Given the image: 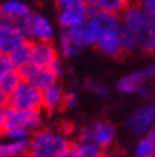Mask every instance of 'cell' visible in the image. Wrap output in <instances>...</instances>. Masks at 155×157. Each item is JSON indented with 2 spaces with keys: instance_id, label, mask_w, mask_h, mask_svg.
Segmentation results:
<instances>
[{
  "instance_id": "cell-9",
  "label": "cell",
  "mask_w": 155,
  "mask_h": 157,
  "mask_svg": "<svg viewBox=\"0 0 155 157\" xmlns=\"http://www.w3.org/2000/svg\"><path fill=\"white\" fill-rule=\"evenodd\" d=\"M31 63L40 67H49L58 59V50L53 41H31Z\"/></svg>"
},
{
  "instance_id": "cell-2",
  "label": "cell",
  "mask_w": 155,
  "mask_h": 157,
  "mask_svg": "<svg viewBox=\"0 0 155 157\" xmlns=\"http://www.w3.org/2000/svg\"><path fill=\"white\" fill-rule=\"evenodd\" d=\"M7 106L16 110H41L43 109V91L27 80H21L16 90L7 97Z\"/></svg>"
},
{
  "instance_id": "cell-23",
  "label": "cell",
  "mask_w": 155,
  "mask_h": 157,
  "mask_svg": "<svg viewBox=\"0 0 155 157\" xmlns=\"http://www.w3.org/2000/svg\"><path fill=\"white\" fill-rule=\"evenodd\" d=\"M135 157H155V143L148 136L138 140L135 146Z\"/></svg>"
},
{
  "instance_id": "cell-27",
  "label": "cell",
  "mask_w": 155,
  "mask_h": 157,
  "mask_svg": "<svg viewBox=\"0 0 155 157\" xmlns=\"http://www.w3.org/2000/svg\"><path fill=\"white\" fill-rule=\"evenodd\" d=\"M138 96L144 100V101H151V100H152V96H154V94H152V90H151V89H149V87H147V84H145V86H144L142 89L139 90Z\"/></svg>"
},
{
  "instance_id": "cell-38",
  "label": "cell",
  "mask_w": 155,
  "mask_h": 157,
  "mask_svg": "<svg viewBox=\"0 0 155 157\" xmlns=\"http://www.w3.org/2000/svg\"><path fill=\"white\" fill-rule=\"evenodd\" d=\"M84 2H86V3H87V2H88V0H84Z\"/></svg>"
},
{
  "instance_id": "cell-31",
  "label": "cell",
  "mask_w": 155,
  "mask_h": 157,
  "mask_svg": "<svg viewBox=\"0 0 155 157\" xmlns=\"http://www.w3.org/2000/svg\"><path fill=\"white\" fill-rule=\"evenodd\" d=\"M58 157H78V156H77V153H76V150L73 149V144H71V147H70L67 151H64V153L60 154Z\"/></svg>"
},
{
  "instance_id": "cell-36",
  "label": "cell",
  "mask_w": 155,
  "mask_h": 157,
  "mask_svg": "<svg viewBox=\"0 0 155 157\" xmlns=\"http://www.w3.org/2000/svg\"><path fill=\"white\" fill-rule=\"evenodd\" d=\"M21 157H34L33 154H30V153H27V154H24V156H21Z\"/></svg>"
},
{
  "instance_id": "cell-4",
  "label": "cell",
  "mask_w": 155,
  "mask_h": 157,
  "mask_svg": "<svg viewBox=\"0 0 155 157\" xmlns=\"http://www.w3.org/2000/svg\"><path fill=\"white\" fill-rule=\"evenodd\" d=\"M121 23L125 27L134 32L135 36H139L141 33L151 29V17L147 14V12L141 7L139 3L128 4L124 12L121 13Z\"/></svg>"
},
{
  "instance_id": "cell-29",
  "label": "cell",
  "mask_w": 155,
  "mask_h": 157,
  "mask_svg": "<svg viewBox=\"0 0 155 157\" xmlns=\"http://www.w3.org/2000/svg\"><path fill=\"white\" fill-rule=\"evenodd\" d=\"M6 133V106H0V136Z\"/></svg>"
},
{
  "instance_id": "cell-30",
  "label": "cell",
  "mask_w": 155,
  "mask_h": 157,
  "mask_svg": "<svg viewBox=\"0 0 155 157\" xmlns=\"http://www.w3.org/2000/svg\"><path fill=\"white\" fill-rule=\"evenodd\" d=\"M7 23H10V20L7 19V16L4 14L3 9H2V4H0V29L3 27V26H6Z\"/></svg>"
},
{
  "instance_id": "cell-12",
  "label": "cell",
  "mask_w": 155,
  "mask_h": 157,
  "mask_svg": "<svg viewBox=\"0 0 155 157\" xmlns=\"http://www.w3.org/2000/svg\"><path fill=\"white\" fill-rule=\"evenodd\" d=\"M91 130V140L101 146L102 149H108L113 146L115 140V128L114 126L104 120H97L94 121L93 126H90Z\"/></svg>"
},
{
  "instance_id": "cell-8",
  "label": "cell",
  "mask_w": 155,
  "mask_h": 157,
  "mask_svg": "<svg viewBox=\"0 0 155 157\" xmlns=\"http://www.w3.org/2000/svg\"><path fill=\"white\" fill-rule=\"evenodd\" d=\"M26 41H29V39L13 23H7L0 29V53L10 56L14 50L24 44Z\"/></svg>"
},
{
  "instance_id": "cell-15",
  "label": "cell",
  "mask_w": 155,
  "mask_h": 157,
  "mask_svg": "<svg viewBox=\"0 0 155 157\" xmlns=\"http://www.w3.org/2000/svg\"><path fill=\"white\" fill-rule=\"evenodd\" d=\"M2 9L10 20V23H14L20 19H24V17H29L33 14L30 6L21 0H6L2 4Z\"/></svg>"
},
{
  "instance_id": "cell-22",
  "label": "cell",
  "mask_w": 155,
  "mask_h": 157,
  "mask_svg": "<svg viewBox=\"0 0 155 157\" xmlns=\"http://www.w3.org/2000/svg\"><path fill=\"white\" fill-rule=\"evenodd\" d=\"M86 90L91 94L97 96L100 99H108L110 97V89L104 84L102 82H98L95 78H87L86 80Z\"/></svg>"
},
{
  "instance_id": "cell-26",
  "label": "cell",
  "mask_w": 155,
  "mask_h": 157,
  "mask_svg": "<svg viewBox=\"0 0 155 157\" xmlns=\"http://www.w3.org/2000/svg\"><path fill=\"white\" fill-rule=\"evenodd\" d=\"M49 69L54 73V76L56 77H61L63 75H64V64H63V62L60 60V59H57L56 62H53L49 66Z\"/></svg>"
},
{
  "instance_id": "cell-34",
  "label": "cell",
  "mask_w": 155,
  "mask_h": 157,
  "mask_svg": "<svg viewBox=\"0 0 155 157\" xmlns=\"http://www.w3.org/2000/svg\"><path fill=\"white\" fill-rule=\"evenodd\" d=\"M127 4H135V3H139V0H125Z\"/></svg>"
},
{
  "instance_id": "cell-20",
  "label": "cell",
  "mask_w": 155,
  "mask_h": 157,
  "mask_svg": "<svg viewBox=\"0 0 155 157\" xmlns=\"http://www.w3.org/2000/svg\"><path fill=\"white\" fill-rule=\"evenodd\" d=\"M21 80H23V77H21L20 70L13 69V70L9 71L3 78H0V89H2V91L9 97L13 91L16 90V87L20 84Z\"/></svg>"
},
{
  "instance_id": "cell-33",
  "label": "cell",
  "mask_w": 155,
  "mask_h": 157,
  "mask_svg": "<svg viewBox=\"0 0 155 157\" xmlns=\"http://www.w3.org/2000/svg\"><path fill=\"white\" fill-rule=\"evenodd\" d=\"M147 136L149 137V139H151V140L155 143V124H154V126H152L151 128H149V132L147 133Z\"/></svg>"
},
{
  "instance_id": "cell-21",
  "label": "cell",
  "mask_w": 155,
  "mask_h": 157,
  "mask_svg": "<svg viewBox=\"0 0 155 157\" xmlns=\"http://www.w3.org/2000/svg\"><path fill=\"white\" fill-rule=\"evenodd\" d=\"M93 6L97 9V10L120 16L128 4L125 3V0H97Z\"/></svg>"
},
{
  "instance_id": "cell-5",
  "label": "cell",
  "mask_w": 155,
  "mask_h": 157,
  "mask_svg": "<svg viewBox=\"0 0 155 157\" xmlns=\"http://www.w3.org/2000/svg\"><path fill=\"white\" fill-rule=\"evenodd\" d=\"M88 17H90V4L81 2L73 7L60 10L57 21L61 29H74L84 25L88 20Z\"/></svg>"
},
{
  "instance_id": "cell-28",
  "label": "cell",
  "mask_w": 155,
  "mask_h": 157,
  "mask_svg": "<svg viewBox=\"0 0 155 157\" xmlns=\"http://www.w3.org/2000/svg\"><path fill=\"white\" fill-rule=\"evenodd\" d=\"M142 70H144V75H145L147 80H154L155 78V63H148Z\"/></svg>"
},
{
  "instance_id": "cell-13",
  "label": "cell",
  "mask_w": 155,
  "mask_h": 157,
  "mask_svg": "<svg viewBox=\"0 0 155 157\" xmlns=\"http://www.w3.org/2000/svg\"><path fill=\"white\" fill-rule=\"evenodd\" d=\"M65 91L58 83L43 90V109L49 113H56L64 107Z\"/></svg>"
},
{
  "instance_id": "cell-10",
  "label": "cell",
  "mask_w": 155,
  "mask_h": 157,
  "mask_svg": "<svg viewBox=\"0 0 155 157\" xmlns=\"http://www.w3.org/2000/svg\"><path fill=\"white\" fill-rule=\"evenodd\" d=\"M95 47L98 49L100 53H102L107 57L111 59L120 57L124 53V50L121 47V41H120L118 29L104 32L97 40V43H95Z\"/></svg>"
},
{
  "instance_id": "cell-16",
  "label": "cell",
  "mask_w": 155,
  "mask_h": 157,
  "mask_svg": "<svg viewBox=\"0 0 155 157\" xmlns=\"http://www.w3.org/2000/svg\"><path fill=\"white\" fill-rule=\"evenodd\" d=\"M30 139L24 140H7L0 144V151L7 157H21L29 153Z\"/></svg>"
},
{
  "instance_id": "cell-3",
  "label": "cell",
  "mask_w": 155,
  "mask_h": 157,
  "mask_svg": "<svg viewBox=\"0 0 155 157\" xmlns=\"http://www.w3.org/2000/svg\"><path fill=\"white\" fill-rule=\"evenodd\" d=\"M127 128L134 136H147L155 124V103H147L135 107L127 117Z\"/></svg>"
},
{
  "instance_id": "cell-17",
  "label": "cell",
  "mask_w": 155,
  "mask_h": 157,
  "mask_svg": "<svg viewBox=\"0 0 155 157\" xmlns=\"http://www.w3.org/2000/svg\"><path fill=\"white\" fill-rule=\"evenodd\" d=\"M31 41H26L23 46H20L17 50H14L10 54L12 63L14 69L17 70H23L24 67H27L29 64H31Z\"/></svg>"
},
{
  "instance_id": "cell-6",
  "label": "cell",
  "mask_w": 155,
  "mask_h": 157,
  "mask_svg": "<svg viewBox=\"0 0 155 157\" xmlns=\"http://www.w3.org/2000/svg\"><path fill=\"white\" fill-rule=\"evenodd\" d=\"M20 73L24 80L33 83L41 91L49 89L50 86H53L54 83H57V77L54 76V73L49 67H40L33 64V63L29 64L27 67H24L23 70H20Z\"/></svg>"
},
{
  "instance_id": "cell-7",
  "label": "cell",
  "mask_w": 155,
  "mask_h": 157,
  "mask_svg": "<svg viewBox=\"0 0 155 157\" xmlns=\"http://www.w3.org/2000/svg\"><path fill=\"white\" fill-rule=\"evenodd\" d=\"M54 36L56 30L49 17L40 13H33L30 20L29 39H31V41H53Z\"/></svg>"
},
{
  "instance_id": "cell-40",
  "label": "cell",
  "mask_w": 155,
  "mask_h": 157,
  "mask_svg": "<svg viewBox=\"0 0 155 157\" xmlns=\"http://www.w3.org/2000/svg\"><path fill=\"white\" fill-rule=\"evenodd\" d=\"M56 2H60V0H56Z\"/></svg>"
},
{
  "instance_id": "cell-14",
  "label": "cell",
  "mask_w": 155,
  "mask_h": 157,
  "mask_svg": "<svg viewBox=\"0 0 155 157\" xmlns=\"http://www.w3.org/2000/svg\"><path fill=\"white\" fill-rule=\"evenodd\" d=\"M84 49L76 39L70 34L68 30L61 29L58 33V53L64 59H73L80 54V52Z\"/></svg>"
},
{
  "instance_id": "cell-25",
  "label": "cell",
  "mask_w": 155,
  "mask_h": 157,
  "mask_svg": "<svg viewBox=\"0 0 155 157\" xmlns=\"http://www.w3.org/2000/svg\"><path fill=\"white\" fill-rule=\"evenodd\" d=\"M78 103V96L76 91L73 90H68V91H65V94H64V107L67 109H73L76 107Z\"/></svg>"
},
{
  "instance_id": "cell-35",
  "label": "cell",
  "mask_w": 155,
  "mask_h": 157,
  "mask_svg": "<svg viewBox=\"0 0 155 157\" xmlns=\"http://www.w3.org/2000/svg\"><path fill=\"white\" fill-rule=\"evenodd\" d=\"M151 25H152V29L155 30V19H151Z\"/></svg>"
},
{
  "instance_id": "cell-39",
  "label": "cell",
  "mask_w": 155,
  "mask_h": 157,
  "mask_svg": "<svg viewBox=\"0 0 155 157\" xmlns=\"http://www.w3.org/2000/svg\"><path fill=\"white\" fill-rule=\"evenodd\" d=\"M118 157H124V156H118Z\"/></svg>"
},
{
  "instance_id": "cell-1",
  "label": "cell",
  "mask_w": 155,
  "mask_h": 157,
  "mask_svg": "<svg viewBox=\"0 0 155 157\" xmlns=\"http://www.w3.org/2000/svg\"><path fill=\"white\" fill-rule=\"evenodd\" d=\"M71 147L65 133L53 128H40L30 137L29 153L34 157H58Z\"/></svg>"
},
{
  "instance_id": "cell-24",
  "label": "cell",
  "mask_w": 155,
  "mask_h": 157,
  "mask_svg": "<svg viewBox=\"0 0 155 157\" xmlns=\"http://www.w3.org/2000/svg\"><path fill=\"white\" fill-rule=\"evenodd\" d=\"M13 69H14V66H13L10 56L0 53V78H3L4 76L7 75L9 71H12Z\"/></svg>"
},
{
  "instance_id": "cell-19",
  "label": "cell",
  "mask_w": 155,
  "mask_h": 157,
  "mask_svg": "<svg viewBox=\"0 0 155 157\" xmlns=\"http://www.w3.org/2000/svg\"><path fill=\"white\" fill-rule=\"evenodd\" d=\"M118 36H120V41H121V47H123L124 53H132L138 49V40L135 36L134 32H131L128 27L121 23L118 27Z\"/></svg>"
},
{
  "instance_id": "cell-18",
  "label": "cell",
  "mask_w": 155,
  "mask_h": 157,
  "mask_svg": "<svg viewBox=\"0 0 155 157\" xmlns=\"http://www.w3.org/2000/svg\"><path fill=\"white\" fill-rule=\"evenodd\" d=\"M73 149L78 157H105V149L94 141H76Z\"/></svg>"
},
{
  "instance_id": "cell-32",
  "label": "cell",
  "mask_w": 155,
  "mask_h": 157,
  "mask_svg": "<svg viewBox=\"0 0 155 157\" xmlns=\"http://www.w3.org/2000/svg\"><path fill=\"white\" fill-rule=\"evenodd\" d=\"M6 103H7V96L4 94L2 89H0V106H4Z\"/></svg>"
},
{
  "instance_id": "cell-11",
  "label": "cell",
  "mask_w": 155,
  "mask_h": 157,
  "mask_svg": "<svg viewBox=\"0 0 155 157\" xmlns=\"http://www.w3.org/2000/svg\"><path fill=\"white\" fill-rule=\"evenodd\" d=\"M147 77L144 75V70H135L128 75L123 76L117 83V91L124 96L138 94L139 90L147 84Z\"/></svg>"
},
{
  "instance_id": "cell-37",
  "label": "cell",
  "mask_w": 155,
  "mask_h": 157,
  "mask_svg": "<svg viewBox=\"0 0 155 157\" xmlns=\"http://www.w3.org/2000/svg\"><path fill=\"white\" fill-rule=\"evenodd\" d=\"M0 157H7V156H4V154L2 153V151H0Z\"/></svg>"
}]
</instances>
